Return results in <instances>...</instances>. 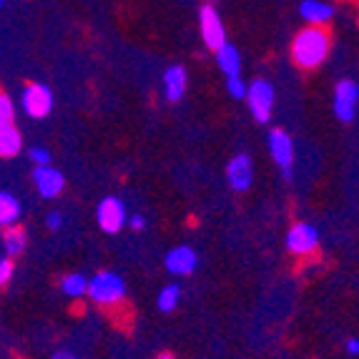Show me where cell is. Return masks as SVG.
I'll list each match as a JSON object with an SVG mask.
<instances>
[{
    "label": "cell",
    "mask_w": 359,
    "mask_h": 359,
    "mask_svg": "<svg viewBox=\"0 0 359 359\" xmlns=\"http://www.w3.org/2000/svg\"><path fill=\"white\" fill-rule=\"evenodd\" d=\"M330 33L322 28V25H311V28H304L299 30L297 36H294V43H292V58L294 63L299 68H319L327 60L330 55Z\"/></svg>",
    "instance_id": "cell-1"
},
{
    "label": "cell",
    "mask_w": 359,
    "mask_h": 359,
    "mask_svg": "<svg viewBox=\"0 0 359 359\" xmlns=\"http://www.w3.org/2000/svg\"><path fill=\"white\" fill-rule=\"evenodd\" d=\"M88 297L101 306H116L126 297V282L116 271H98L88 284Z\"/></svg>",
    "instance_id": "cell-2"
},
{
    "label": "cell",
    "mask_w": 359,
    "mask_h": 359,
    "mask_svg": "<svg viewBox=\"0 0 359 359\" xmlns=\"http://www.w3.org/2000/svg\"><path fill=\"white\" fill-rule=\"evenodd\" d=\"M246 101H249V108H252V116L257 118V123H269L271 108H274V88H271L269 81H264V78L254 81L249 86Z\"/></svg>",
    "instance_id": "cell-3"
},
{
    "label": "cell",
    "mask_w": 359,
    "mask_h": 359,
    "mask_svg": "<svg viewBox=\"0 0 359 359\" xmlns=\"http://www.w3.org/2000/svg\"><path fill=\"white\" fill-rule=\"evenodd\" d=\"M96 222L106 233H118L128 222L126 204L116 196H106L96 209Z\"/></svg>",
    "instance_id": "cell-4"
},
{
    "label": "cell",
    "mask_w": 359,
    "mask_h": 359,
    "mask_svg": "<svg viewBox=\"0 0 359 359\" xmlns=\"http://www.w3.org/2000/svg\"><path fill=\"white\" fill-rule=\"evenodd\" d=\"M319 231L311 224H294L287 233V249L297 257H309L317 252Z\"/></svg>",
    "instance_id": "cell-5"
},
{
    "label": "cell",
    "mask_w": 359,
    "mask_h": 359,
    "mask_svg": "<svg viewBox=\"0 0 359 359\" xmlns=\"http://www.w3.org/2000/svg\"><path fill=\"white\" fill-rule=\"evenodd\" d=\"M269 154L274 158V163L282 168L284 179H292V163H294V144L292 138H289L287 131L282 128H274L269 133Z\"/></svg>",
    "instance_id": "cell-6"
},
{
    "label": "cell",
    "mask_w": 359,
    "mask_h": 359,
    "mask_svg": "<svg viewBox=\"0 0 359 359\" xmlns=\"http://www.w3.org/2000/svg\"><path fill=\"white\" fill-rule=\"evenodd\" d=\"M20 103H23V111L30 118H46L50 114V108H53V93L41 83H30L23 90Z\"/></svg>",
    "instance_id": "cell-7"
},
{
    "label": "cell",
    "mask_w": 359,
    "mask_h": 359,
    "mask_svg": "<svg viewBox=\"0 0 359 359\" xmlns=\"http://www.w3.org/2000/svg\"><path fill=\"white\" fill-rule=\"evenodd\" d=\"M359 86L354 81H339L334 88V116L341 123H349L357 114Z\"/></svg>",
    "instance_id": "cell-8"
},
{
    "label": "cell",
    "mask_w": 359,
    "mask_h": 359,
    "mask_svg": "<svg viewBox=\"0 0 359 359\" xmlns=\"http://www.w3.org/2000/svg\"><path fill=\"white\" fill-rule=\"evenodd\" d=\"M198 20H201V36H204L206 46L211 50H219L222 46H226V33H224V23L219 18V13L211 6H204L198 13Z\"/></svg>",
    "instance_id": "cell-9"
},
{
    "label": "cell",
    "mask_w": 359,
    "mask_h": 359,
    "mask_svg": "<svg viewBox=\"0 0 359 359\" xmlns=\"http://www.w3.org/2000/svg\"><path fill=\"white\" fill-rule=\"evenodd\" d=\"M33 181H36V189L43 198H55L60 191H63V186H66L63 174L53 166H36Z\"/></svg>",
    "instance_id": "cell-10"
},
{
    "label": "cell",
    "mask_w": 359,
    "mask_h": 359,
    "mask_svg": "<svg viewBox=\"0 0 359 359\" xmlns=\"http://www.w3.org/2000/svg\"><path fill=\"white\" fill-rule=\"evenodd\" d=\"M226 176H229V184H231L233 191H246L254 181V168H252V158L246 154L233 156L231 161L226 166Z\"/></svg>",
    "instance_id": "cell-11"
},
{
    "label": "cell",
    "mask_w": 359,
    "mask_h": 359,
    "mask_svg": "<svg viewBox=\"0 0 359 359\" xmlns=\"http://www.w3.org/2000/svg\"><path fill=\"white\" fill-rule=\"evenodd\" d=\"M196 252L191 246H176L166 254V269L176 276H189L196 269Z\"/></svg>",
    "instance_id": "cell-12"
},
{
    "label": "cell",
    "mask_w": 359,
    "mask_h": 359,
    "mask_svg": "<svg viewBox=\"0 0 359 359\" xmlns=\"http://www.w3.org/2000/svg\"><path fill=\"white\" fill-rule=\"evenodd\" d=\"M186 83H189V78H186V71L181 66H171L163 76V90H166V98L171 103H179L186 93Z\"/></svg>",
    "instance_id": "cell-13"
},
{
    "label": "cell",
    "mask_w": 359,
    "mask_h": 359,
    "mask_svg": "<svg viewBox=\"0 0 359 359\" xmlns=\"http://www.w3.org/2000/svg\"><path fill=\"white\" fill-rule=\"evenodd\" d=\"M20 149H23V138H20V131L13 123H6L0 128V156L3 158H13L18 156Z\"/></svg>",
    "instance_id": "cell-14"
},
{
    "label": "cell",
    "mask_w": 359,
    "mask_h": 359,
    "mask_svg": "<svg viewBox=\"0 0 359 359\" xmlns=\"http://www.w3.org/2000/svg\"><path fill=\"white\" fill-rule=\"evenodd\" d=\"M302 18L306 20V23H314V25H322L327 23V20H332V15H334V11H332V6H327V3H319V0H304L299 8Z\"/></svg>",
    "instance_id": "cell-15"
},
{
    "label": "cell",
    "mask_w": 359,
    "mask_h": 359,
    "mask_svg": "<svg viewBox=\"0 0 359 359\" xmlns=\"http://www.w3.org/2000/svg\"><path fill=\"white\" fill-rule=\"evenodd\" d=\"M216 63H219V68H222L229 78L239 76V71H241V55L231 43H226V46H222V48L216 50Z\"/></svg>",
    "instance_id": "cell-16"
},
{
    "label": "cell",
    "mask_w": 359,
    "mask_h": 359,
    "mask_svg": "<svg viewBox=\"0 0 359 359\" xmlns=\"http://www.w3.org/2000/svg\"><path fill=\"white\" fill-rule=\"evenodd\" d=\"M25 244H28V236L20 226H8L3 233V249H6V257L15 259L25 252Z\"/></svg>",
    "instance_id": "cell-17"
},
{
    "label": "cell",
    "mask_w": 359,
    "mask_h": 359,
    "mask_svg": "<svg viewBox=\"0 0 359 359\" xmlns=\"http://www.w3.org/2000/svg\"><path fill=\"white\" fill-rule=\"evenodd\" d=\"M18 216H20V201L13 194L3 191L0 194V224L8 229L18 222Z\"/></svg>",
    "instance_id": "cell-18"
},
{
    "label": "cell",
    "mask_w": 359,
    "mask_h": 359,
    "mask_svg": "<svg viewBox=\"0 0 359 359\" xmlns=\"http://www.w3.org/2000/svg\"><path fill=\"white\" fill-rule=\"evenodd\" d=\"M88 284H90V279H86L83 274L73 271V274L63 276V282H60V289H63V294H66V297H71V299H78V297L88 294Z\"/></svg>",
    "instance_id": "cell-19"
},
{
    "label": "cell",
    "mask_w": 359,
    "mask_h": 359,
    "mask_svg": "<svg viewBox=\"0 0 359 359\" xmlns=\"http://www.w3.org/2000/svg\"><path fill=\"white\" fill-rule=\"evenodd\" d=\"M179 299H181L179 284H168V287H163L161 292H158V299H156V304H158V309H161V311H174L176 304H179Z\"/></svg>",
    "instance_id": "cell-20"
},
{
    "label": "cell",
    "mask_w": 359,
    "mask_h": 359,
    "mask_svg": "<svg viewBox=\"0 0 359 359\" xmlns=\"http://www.w3.org/2000/svg\"><path fill=\"white\" fill-rule=\"evenodd\" d=\"M226 86H229V93H231L233 98H246V96H249V86H246L239 76H231V78H229Z\"/></svg>",
    "instance_id": "cell-21"
},
{
    "label": "cell",
    "mask_w": 359,
    "mask_h": 359,
    "mask_svg": "<svg viewBox=\"0 0 359 359\" xmlns=\"http://www.w3.org/2000/svg\"><path fill=\"white\" fill-rule=\"evenodd\" d=\"M13 118H15V106H13V101L8 96H0V121H3V126L13 123Z\"/></svg>",
    "instance_id": "cell-22"
},
{
    "label": "cell",
    "mask_w": 359,
    "mask_h": 359,
    "mask_svg": "<svg viewBox=\"0 0 359 359\" xmlns=\"http://www.w3.org/2000/svg\"><path fill=\"white\" fill-rule=\"evenodd\" d=\"M28 156H30V161L36 163V166H48L50 163V154L43 146H33V149L28 151Z\"/></svg>",
    "instance_id": "cell-23"
},
{
    "label": "cell",
    "mask_w": 359,
    "mask_h": 359,
    "mask_svg": "<svg viewBox=\"0 0 359 359\" xmlns=\"http://www.w3.org/2000/svg\"><path fill=\"white\" fill-rule=\"evenodd\" d=\"M11 276H13V259L6 257L3 262H0V282L8 284L11 282Z\"/></svg>",
    "instance_id": "cell-24"
},
{
    "label": "cell",
    "mask_w": 359,
    "mask_h": 359,
    "mask_svg": "<svg viewBox=\"0 0 359 359\" xmlns=\"http://www.w3.org/2000/svg\"><path fill=\"white\" fill-rule=\"evenodd\" d=\"M46 224H48V229H50V231H58V229H60V224H63V216H60L58 211H50V214H48V219H46Z\"/></svg>",
    "instance_id": "cell-25"
},
{
    "label": "cell",
    "mask_w": 359,
    "mask_h": 359,
    "mask_svg": "<svg viewBox=\"0 0 359 359\" xmlns=\"http://www.w3.org/2000/svg\"><path fill=\"white\" fill-rule=\"evenodd\" d=\"M128 226H131L133 231H144V229H146V219L141 214L131 216V219H128Z\"/></svg>",
    "instance_id": "cell-26"
},
{
    "label": "cell",
    "mask_w": 359,
    "mask_h": 359,
    "mask_svg": "<svg viewBox=\"0 0 359 359\" xmlns=\"http://www.w3.org/2000/svg\"><path fill=\"white\" fill-rule=\"evenodd\" d=\"M347 352L349 354H359V339H349L347 341Z\"/></svg>",
    "instance_id": "cell-27"
},
{
    "label": "cell",
    "mask_w": 359,
    "mask_h": 359,
    "mask_svg": "<svg viewBox=\"0 0 359 359\" xmlns=\"http://www.w3.org/2000/svg\"><path fill=\"white\" fill-rule=\"evenodd\" d=\"M53 359H76V357H71V354H66V352H55Z\"/></svg>",
    "instance_id": "cell-28"
},
{
    "label": "cell",
    "mask_w": 359,
    "mask_h": 359,
    "mask_svg": "<svg viewBox=\"0 0 359 359\" xmlns=\"http://www.w3.org/2000/svg\"><path fill=\"white\" fill-rule=\"evenodd\" d=\"M156 359H174V357H171V354L163 352V354H158V357H156Z\"/></svg>",
    "instance_id": "cell-29"
},
{
    "label": "cell",
    "mask_w": 359,
    "mask_h": 359,
    "mask_svg": "<svg viewBox=\"0 0 359 359\" xmlns=\"http://www.w3.org/2000/svg\"><path fill=\"white\" fill-rule=\"evenodd\" d=\"M3 3H6V0H3Z\"/></svg>",
    "instance_id": "cell-30"
}]
</instances>
